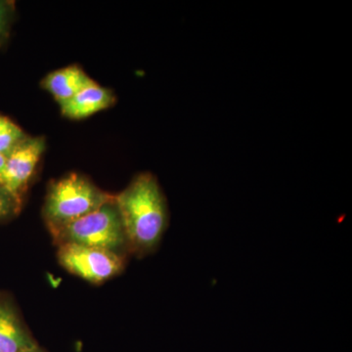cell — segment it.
Masks as SVG:
<instances>
[{"instance_id": "1", "label": "cell", "mask_w": 352, "mask_h": 352, "mask_svg": "<svg viewBox=\"0 0 352 352\" xmlns=\"http://www.w3.org/2000/svg\"><path fill=\"white\" fill-rule=\"evenodd\" d=\"M113 201L129 249L140 256L154 251L168 223V206L157 178L150 173L136 175Z\"/></svg>"}, {"instance_id": "2", "label": "cell", "mask_w": 352, "mask_h": 352, "mask_svg": "<svg viewBox=\"0 0 352 352\" xmlns=\"http://www.w3.org/2000/svg\"><path fill=\"white\" fill-rule=\"evenodd\" d=\"M113 199L88 178L72 173L51 184L43 206V217L54 234Z\"/></svg>"}, {"instance_id": "3", "label": "cell", "mask_w": 352, "mask_h": 352, "mask_svg": "<svg viewBox=\"0 0 352 352\" xmlns=\"http://www.w3.org/2000/svg\"><path fill=\"white\" fill-rule=\"evenodd\" d=\"M60 244L73 243L99 248L120 254L129 248L124 227L115 201L111 200L98 210L72 222L53 234Z\"/></svg>"}, {"instance_id": "4", "label": "cell", "mask_w": 352, "mask_h": 352, "mask_svg": "<svg viewBox=\"0 0 352 352\" xmlns=\"http://www.w3.org/2000/svg\"><path fill=\"white\" fill-rule=\"evenodd\" d=\"M57 258L68 272L92 284L112 279L124 267L122 254L73 243L60 244Z\"/></svg>"}, {"instance_id": "5", "label": "cell", "mask_w": 352, "mask_h": 352, "mask_svg": "<svg viewBox=\"0 0 352 352\" xmlns=\"http://www.w3.org/2000/svg\"><path fill=\"white\" fill-rule=\"evenodd\" d=\"M45 151V139L27 136L6 157L1 184L21 198Z\"/></svg>"}, {"instance_id": "6", "label": "cell", "mask_w": 352, "mask_h": 352, "mask_svg": "<svg viewBox=\"0 0 352 352\" xmlns=\"http://www.w3.org/2000/svg\"><path fill=\"white\" fill-rule=\"evenodd\" d=\"M115 101L116 97L112 90L94 82L62 105L61 112L69 119H85L110 108Z\"/></svg>"}, {"instance_id": "7", "label": "cell", "mask_w": 352, "mask_h": 352, "mask_svg": "<svg viewBox=\"0 0 352 352\" xmlns=\"http://www.w3.org/2000/svg\"><path fill=\"white\" fill-rule=\"evenodd\" d=\"M94 82L82 68L73 65L48 74L41 82V87L54 97L61 107Z\"/></svg>"}, {"instance_id": "8", "label": "cell", "mask_w": 352, "mask_h": 352, "mask_svg": "<svg viewBox=\"0 0 352 352\" xmlns=\"http://www.w3.org/2000/svg\"><path fill=\"white\" fill-rule=\"evenodd\" d=\"M34 346L15 309L0 298V352H25Z\"/></svg>"}, {"instance_id": "9", "label": "cell", "mask_w": 352, "mask_h": 352, "mask_svg": "<svg viewBox=\"0 0 352 352\" xmlns=\"http://www.w3.org/2000/svg\"><path fill=\"white\" fill-rule=\"evenodd\" d=\"M27 136L15 122L0 115V154L8 157Z\"/></svg>"}, {"instance_id": "10", "label": "cell", "mask_w": 352, "mask_h": 352, "mask_svg": "<svg viewBox=\"0 0 352 352\" xmlns=\"http://www.w3.org/2000/svg\"><path fill=\"white\" fill-rule=\"evenodd\" d=\"M21 198L14 195L0 183V222L12 219L19 214Z\"/></svg>"}, {"instance_id": "11", "label": "cell", "mask_w": 352, "mask_h": 352, "mask_svg": "<svg viewBox=\"0 0 352 352\" xmlns=\"http://www.w3.org/2000/svg\"><path fill=\"white\" fill-rule=\"evenodd\" d=\"M14 15H15L14 2L0 0V46L8 38Z\"/></svg>"}, {"instance_id": "12", "label": "cell", "mask_w": 352, "mask_h": 352, "mask_svg": "<svg viewBox=\"0 0 352 352\" xmlns=\"http://www.w3.org/2000/svg\"><path fill=\"white\" fill-rule=\"evenodd\" d=\"M6 157L4 155L0 154V183L2 182L3 177L4 170H6Z\"/></svg>"}, {"instance_id": "13", "label": "cell", "mask_w": 352, "mask_h": 352, "mask_svg": "<svg viewBox=\"0 0 352 352\" xmlns=\"http://www.w3.org/2000/svg\"><path fill=\"white\" fill-rule=\"evenodd\" d=\"M25 352H43V351H41V349H39L38 346H32V349H30L29 351H27Z\"/></svg>"}]
</instances>
